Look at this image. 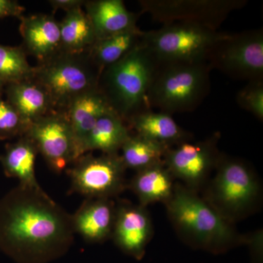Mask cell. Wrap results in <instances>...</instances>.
Segmentation results:
<instances>
[{
    "label": "cell",
    "mask_w": 263,
    "mask_h": 263,
    "mask_svg": "<svg viewBox=\"0 0 263 263\" xmlns=\"http://www.w3.org/2000/svg\"><path fill=\"white\" fill-rule=\"evenodd\" d=\"M8 102L16 110L27 129L31 124L51 114L53 107L49 95L35 81L6 85Z\"/></svg>",
    "instance_id": "18"
},
{
    "label": "cell",
    "mask_w": 263,
    "mask_h": 263,
    "mask_svg": "<svg viewBox=\"0 0 263 263\" xmlns=\"http://www.w3.org/2000/svg\"><path fill=\"white\" fill-rule=\"evenodd\" d=\"M53 9L70 10L77 7L81 6L84 2L80 0H51L49 2Z\"/></svg>",
    "instance_id": "30"
},
{
    "label": "cell",
    "mask_w": 263,
    "mask_h": 263,
    "mask_svg": "<svg viewBox=\"0 0 263 263\" xmlns=\"http://www.w3.org/2000/svg\"><path fill=\"white\" fill-rule=\"evenodd\" d=\"M5 86V84L4 83H3L1 81H0V98H1L2 94H3V90H4Z\"/></svg>",
    "instance_id": "31"
},
{
    "label": "cell",
    "mask_w": 263,
    "mask_h": 263,
    "mask_svg": "<svg viewBox=\"0 0 263 263\" xmlns=\"http://www.w3.org/2000/svg\"><path fill=\"white\" fill-rule=\"evenodd\" d=\"M34 68L29 66L23 49L0 44V81L5 86L32 79Z\"/></svg>",
    "instance_id": "26"
},
{
    "label": "cell",
    "mask_w": 263,
    "mask_h": 263,
    "mask_svg": "<svg viewBox=\"0 0 263 263\" xmlns=\"http://www.w3.org/2000/svg\"><path fill=\"white\" fill-rule=\"evenodd\" d=\"M157 67V62L141 42L103 70L105 90L101 91L124 120L150 109L147 95Z\"/></svg>",
    "instance_id": "3"
},
{
    "label": "cell",
    "mask_w": 263,
    "mask_h": 263,
    "mask_svg": "<svg viewBox=\"0 0 263 263\" xmlns=\"http://www.w3.org/2000/svg\"><path fill=\"white\" fill-rule=\"evenodd\" d=\"M27 131V127L14 108L0 98V140L25 135Z\"/></svg>",
    "instance_id": "28"
},
{
    "label": "cell",
    "mask_w": 263,
    "mask_h": 263,
    "mask_svg": "<svg viewBox=\"0 0 263 263\" xmlns=\"http://www.w3.org/2000/svg\"><path fill=\"white\" fill-rule=\"evenodd\" d=\"M219 133H216L205 141L183 142L168 148L164 163L173 177L182 181L190 190L200 186L219 160Z\"/></svg>",
    "instance_id": "12"
},
{
    "label": "cell",
    "mask_w": 263,
    "mask_h": 263,
    "mask_svg": "<svg viewBox=\"0 0 263 263\" xmlns=\"http://www.w3.org/2000/svg\"><path fill=\"white\" fill-rule=\"evenodd\" d=\"M216 167L209 203L229 220L253 205L258 196L259 184L253 173L241 161L220 156Z\"/></svg>",
    "instance_id": "7"
},
{
    "label": "cell",
    "mask_w": 263,
    "mask_h": 263,
    "mask_svg": "<svg viewBox=\"0 0 263 263\" xmlns=\"http://www.w3.org/2000/svg\"><path fill=\"white\" fill-rule=\"evenodd\" d=\"M72 215L42 188L18 186L0 199V251L16 263H50L74 241Z\"/></svg>",
    "instance_id": "1"
},
{
    "label": "cell",
    "mask_w": 263,
    "mask_h": 263,
    "mask_svg": "<svg viewBox=\"0 0 263 263\" xmlns=\"http://www.w3.org/2000/svg\"><path fill=\"white\" fill-rule=\"evenodd\" d=\"M124 121L117 112L100 117L88 136L85 152L95 150L108 155L117 154L131 136Z\"/></svg>",
    "instance_id": "22"
},
{
    "label": "cell",
    "mask_w": 263,
    "mask_h": 263,
    "mask_svg": "<svg viewBox=\"0 0 263 263\" xmlns=\"http://www.w3.org/2000/svg\"><path fill=\"white\" fill-rule=\"evenodd\" d=\"M237 103L240 108L263 120V81H250L238 91Z\"/></svg>",
    "instance_id": "27"
},
{
    "label": "cell",
    "mask_w": 263,
    "mask_h": 263,
    "mask_svg": "<svg viewBox=\"0 0 263 263\" xmlns=\"http://www.w3.org/2000/svg\"><path fill=\"white\" fill-rule=\"evenodd\" d=\"M24 11V7L21 6L18 2L12 0H0V19L7 17L21 18Z\"/></svg>",
    "instance_id": "29"
},
{
    "label": "cell",
    "mask_w": 263,
    "mask_h": 263,
    "mask_svg": "<svg viewBox=\"0 0 263 263\" xmlns=\"http://www.w3.org/2000/svg\"><path fill=\"white\" fill-rule=\"evenodd\" d=\"M67 171L70 178V193L86 199H111L125 186L126 168L117 154L82 155Z\"/></svg>",
    "instance_id": "8"
},
{
    "label": "cell",
    "mask_w": 263,
    "mask_h": 263,
    "mask_svg": "<svg viewBox=\"0 0 263 263\" xmlns=\"http://www.w3.org/2000/svg\"><path fill=\"white\" fill-rule=\"evenodd\" d=\"M116 212L111 199H86L72 215L74 232L88 243H102L112 235Z\"/></svg>",
    "instance_id": "14"
},
{
    "label": "cell",
    "mask_w": 263,
    "mask_h": 263,
    "mask_svg": "<svg viewBox=\"0 0 263 263\" xmlns=\"http://www.w3.org/2000/svg\"><path fill=\"white\" fill-rule=\"evenodd\" d=\"M74 56L58 55L34 69L32 79L35 78L36 82L46 90L53 106L68 107L77 97L98 89L100 73H95Z\"/></svg>",
    "instance_id": "6"
},
{
    "label": "cell",
    "mask_w": 263,
    "mask_h": 263,
    "mask_svg": "<svg viewBox=\"0 0 263 263\" xmlns=\"http://www.w3.org/2000/svg\"><path fill=\"white\" fill-rule=\"evenodd\" d=\"M38 151L34 142L27 136L5 146L0 155V164L7 177L15 178L20 186L41 188L35 176V160Z\"/></svg>",
    "instance_id": "20"
},
{
    "label": "cell",
    "mask_w": 263,
    "mask_h": 263,
    "mask_svg": "<svg viewBox=\"0 0 263 263\" xmlns=\"http://www.w3.org/2000/svg\"><path fill=\"white\" fill-rule=\"evenodd\" d=\"M143 31L138 27L98 40L90 49L93 61L102 71L114 65L141 44Z\"/></svg>",
    "instance_id": "24"
},
{
    "label": "cell",
    "mask_w": 263,
    "mask_h": 263,
    "mask_svg": "<svg viewBox=\"0 0 263 263\" xmlns=\"http://www.w3.org/2000/svg\"><path fill=\"white\" fill-rule=\"evenodd\" d=\"M128 121L137 135L171 148L190 141L191 135L176 122L171 114L147 109L135 114Z\"/></svg>",
    "instance_id": "19"
},
{
    "label": "cell",
    "mask_w": 263,
    "mask_h": 263,
    "mask_svg": "<svg viewBox=\"0 0 263 263\" xmlns=\"http://www.w3.org/2000/svg\"><path fill=\"white\" fill-rule=\"evenodd\" d=\"M86 8L97 41L138 27V15L129 12L122 0L89 2Z\"/></svg>",
    "instance_id": "17"
},
{
    "label": "cell",
    "mask_w": 263,
    "mask_h": 263,
    "mask_svg": "<svg viewBox=\"0 0 263 263\" xmlns=\"http://www.w3.org/2000/svg\"><path fill=\"white\" fill-rule=\"evenodd\" d=\"M228 34L199 24L175 22L143 31L142 43L157 64L208 62Z\"/></svg>",
    "instance_id": "5"
},
{
    "label": "cell",
    "mask_w": 263,
    "mask_h": 263,
    "mask_svg": "<svg viewBox=\"0 0 263 263\" xmlns=\"http://www.w3.org/2000/svg\"><path fill=\"white\" fill-rule=\"evenodd\" d=\"M20 30L26 49L39 61L47 62L62 51L60 23L48 15L21 17Z\"/></svg>",
    "instance_id": "15"
},
{
    "label": "cell",
    "mask_w": 263,
    "mask_h": 263,
    "mask_svg": "<svg viewBox=\"0 0 263 263\" xmlns=\"http://www.w3.org/2000/svg\"><path fill=\"white\" fill-rule=\"evenodd\" d=\"M152 233V221L145 207L122 204L117 208L112 236L124 254L138 260L143 258Z\"/></svg>",
    "instance_id": "13"
},
{
    "label": "cell",
    "mask_w": 263,
    "mask_h": 263,
    "mask_svg": "<svg viewBox=\"0 0 263 263\" xmlns=\"http://www.w3.org/2000/svg\"><path fill=\"white\" fill-rule=\"evenodd\" d=\"M166 205L175 226L197 247L220 252L235 241L229 220L193 190L176 185Z\"/></svg>",
    "instance_id": "4"
},
{
    "label": "cell",
    "mask_w": 263,
    "mask_h": 263,
    "mask_svg": "<svg viewBox=\"0 0 263 263\" xmlns=\"http://www.w3.org/2000/svg\"><path fill=\"white\" fill-rule=\"evenodd\" d=\"M24 136L30 138L50 168L61 174L81 157L67 115L50 114L31 124Z\"/></svg>",
    "instance_id": "11"
},
{
    "label": "cell",
    "mask_w": 263,
    "mask_h": 263,
    "mask_svg": "<svg viewBox=\"0 0 263 263\" xmlns=\"http://www.w3.org/2000/svg\"><path fill=\"white\" fill-rule=\"evenodd\" d=\"M113 112L116 110L99 89L84 93L72 100L68 106L67 117L81 156L86 153V139L98 119Z\"/></svg>",
    "instance_id": "16"
},
{
    "label": "cell",
    "mask_w": 263,
    "mask_h": 263,
    "mask_svg": "<svg viewBox=\"0 0 263 263\" xmlns=\"http://www.w3.org/2000/svg\"><path fill=\"white\" fill-rule=\"evenodd\" d=\"M211 70L208 62L157 64L147 95L148 108L171 115L195 110L209 94Z\"/></svg>",
    "instance_id": "2"
},
{
    "label": "cell",
    "mask_w": 263,
    "mask_h": 263,
    "mask_svg": "<svg viewBox=\"0 0 263 263\" xmlns=\"http://www.w3.org/2000/svg\"><path fill=\"white\" fill-rule=\"evenodd\" d=\"M174 177L164 162L138 171L130 183L141 206L157 202H167L174 194Z\"/></svg>",
    "instance_id": "21"
},
{
    "label": "cell",
    "mask_w": 263,
    "mask_h": 263,
    "mask_svg": "<svg viewBox=\"0 0 263 263\" xmlns=\"http://www.w3.org/2000/svg\"><path fill=\"white\" fill-rule=\"evenodd\" d=\"M208 63L233 79L263 81L262 29L228 33L216 45Z\"/></svg>",
    "instance_id": "9"
},
{
    "label": "cell",
    "mask_w": 263,
    "mask_h": 263,
    "mask_svg": "<svg viewBox=\"0 0 263 263\" xmlns=\"http://www.w3.org/2000/svg\"><path fill=\"white\" fill-rule=\"evenodd\" d=\"M168 147L144 137L129 136L123 144L122 160L126 168L140 171L164 162Z\"/></svg>",
    "instance_id": "25"
},
{
    "label": "cell",
    "mask_w": 263,
    "mask_h": 263,
    "mask_svg": "<svg viewBox=\"0 0 263 263\" xmlns=\"http://www.w3.org/2000/svg\"><path fill=\"white\" fill-rule=\"evenodd\" d=\"M60 26L62 51L65 53L78 55L90 51L97 41L91 21L81 6L67 11Z\"/></svg>",
    "instance_id": "23"
},
{
    "label": "cell",
    "mask_w": 263,
    "mask_h": 263,
    "mask_svg": "<svg viewBox=\"0 0 263 263\" xmlns=\"http://www.w3.org/2000/svg\"><path fill=\"white\" fill-rule=\"evenodd\" d=\"M141 13L163 24L183 22L218 30L228 15L243 8L246 0H142Z\"/></svg>",
    "instance_id": "10"
}]
</instances>
